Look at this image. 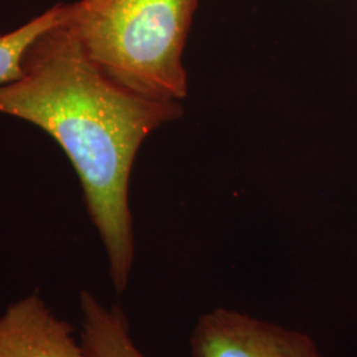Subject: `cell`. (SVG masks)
<instances>
[{
    "instance_id": "cell-1",
    "label": "cell",
    "mask_w": 357,
    "mask_h": 357,
    "mask_svg": "<svg viewBox=\"0 0 357 357\" xmlns=\"http://www.w3.org/2000/svg\"><path fill=\"white\" fill-rule=\"evenodd\" d=\"M65 17L29 45L19 76L0 85V113L43 128L68 155L122 293L135 252L128 205L134 159L143 141L180 118L183 107L110 79L81 48Z\"/></svg>"
},
{
    "instance_id": "cell-3",
    "label": "cell",
    "mask_w": 357,
    "mask_h": 357,
    "mask_svg": "<svg viewBox=\"0 0 357 357\" xmlns=\"http://www.w3.org/2000/svg\"><path fill=\"white\" fill-rule=\"evenodd\" d=\"M191 352L193 357H324L306 333L228 308L200 317Z\"/></svg>"
},
{
    "instance_id": "cell-4",
    "label": "cell",
    "mask_w": 357,
    "mask_h": 357,
    "mask_svg": "<svg viewBox=\"0 0 357 357\" xmlns=\"http://www.w3.org/2000/svg\"><path fill=\"white\" fill-rule=\"evenodd\" d=\"M0 357H90L38 295L8 307L0 318Z\"/></svg>"
},
{
    "instance_id": "cell-6",
    "label": "cell",
    "mask_w": 357,
    "mask_h": 357,
    "mask_svg": "<svg viewBox=\"0 0 357 357\" xmlns=\"http://www.w3.org/2000/svg\"><path fill=\"white\" fill-rule=\"evenodd\" d=\"M68 4H57L13 32L0 35V85L15 79L29 45L47 29L59 24L66 15Z\"/></svg>"
},
{
    "instance_id": "cell-5",
    "label": "cell",
    "mask_w": 357,
    "mask_h": 357,
    "mask_svg": "<svg viewBox=\"0 0 357 357\" xmlns=\"http://www.w3.org/2000/svg\"><path fill=\"white\" fill-rule=\"evenodd\" d=\"M82 347L90 357H144L135 347L121 308L103 307L91 294H81Z\"/></svg>"
},
{
    "instance_id": "cell-2",
    "label": "cell",
    "mask_w": 357,
    "mask_h": 357,
    "mask_svg": "<svg viewBox=\"0 0 357 357\" xmlns=\"http://www.w3.org/2000/svg\"><path fill=\"white\" fill-rule=\"evenodd\" d=\"M199 0H79L65 24L106 76L144 97H187L183 53Z\"/></svg>"
}]
</instances>
